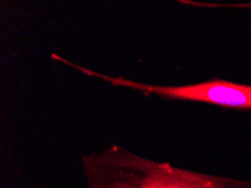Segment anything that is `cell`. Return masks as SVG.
<instances>
[{"instance_id":"6da1fadb","label":"cell","mask_w":251,"mask_h":188,"mask_svg":"<svg viewBox=\"0 0 251 188\" xmlns=\"http://www.w3.org/2000/svg\"><path fill=\"white\" fill-rule=\"evenodd\" d=\"M81 161L88 188H251V180L157 162L115 143L83 155Z\"/></svg>"},{"instance_id":"7a4b0ae2","label":"cell","mask_w":251,"mask_h":188,"mask_svg":"<svg viewBox=\"0 0 251 188\" xmlns=\"http://www.w3.org/2000/svg\"><path fill=\"white\" fill-rule=\"evenodd\" d=\"M51 57L53 61L63 63L64 66L75 69L87 77L100 79L114 87L138 90L144 96L152 95L165 99H171V101L201 103L224 107V108L251 110V85H247V83L215 78L201 82L187 83V85H150V83L135 81V80L124 78L121 76L101 74L93 69L75 63L74 61L68 60L56 53H53Z\"/></svg>"}]
</instances>
